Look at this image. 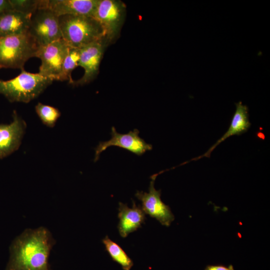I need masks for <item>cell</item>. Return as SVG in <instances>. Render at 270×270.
Returning a JSON list of instances; mask_svg holds the SVG:
<instances>
[{
  "label": "cell",
  "instance_id": "cell-1",
  "mask_svg": "<svg viewBox=\"0 0 270 270\" xmlns=\"http://www.w3.org/2000/svg\"><path fill=\"white\" fill-rule=\"evenodd\" d=\"M55 240L44 227L25 230L12 242L6 270H52L48 262Z\"/></svg>",
  "mask_w": 270,
  "mask_h": 270
},
{
  "label": "cell",
  "instance_id": "cell-2",
  "mask_svg": "<svg viewBox=\"0 0 270 270\" xmlns=\"http://www.w3.org/2000/svg\"><path fill=\"white\" fill-rule=\"evenodd\" d=\"M59 21L62 38L70 47L81 48L106 40L102 28L92 16L64 15Z\"/></svg>",
  "mask_w": 270,
  "mask_h": 270
},
{
  "label": "cell",
  "instance_id": "cell-3",
  "mask_svg": "<svg viewBox=\"0 0 270 270\" xmlns=\"http://www.w3.org/2000/svg\"><path fill=\"white\" fill-rule=\"evenodd\" d=\"M52 82L38 73L29 72L23 68L13 78L0 80V94L11 102L28 103L39 96Z\"/></svg>",
  "mask_w": 270,
  "mask_h": 270
},
{
  "label": "cell",
  "instance_id": "cell-4",
  "mask_svg": "<svg viewBox=\"0 0 270 270\" xmlns=\"http://www.w3.org/2000/svg\"><path fill=\"white\" fill-rule=\"evenodd\" d=\"M39 46L28 32L0 38V68H24Z\"/></svg>",
  "mask_w": 270,
  "mask_h": 270
},
{
  "label": "cell",
  "instance_id": "cell-5",
  "mask_svg": "<svg viewBox=\"0 0 270 270\" xmlns=\"http://www.w3.org/2000/svg\"><path fill=\"white\" fill-rule=\"evenodd\" d=\"M126 6L120 0H99L92 16L101 25L107 44L118 37L124 22Z\"/></svg>",
  "mask_w": 270,
  "mask_h": 270
},
{
  "label": "cell",
  "instance_id": "cell-6",
  "mask_svg": "<svg viewBox=\"0 0 270 270\" xmlns=\"http://www.w3.org/2000/svg\"><path fill=\"white\" fill-rule=\"evenodd\" d=\"M28 32L39 48L62 38L59 16L47 8L32 14Z\"/></svg>",
  "mask_w": 270,
  "mask_h": 270
},
{
  "label": "cell",
  "instance_id": "cell-7",
  "mask_svg": "<svg viewBox=\"0 0 270 270\" xmlns=\"http://www.w3.org/2000/svg\"><path fill=\"white\" fill-rule=\"evenodd\" d=\"M69 48L62 38L40 47L36 56L41 60L38 73L52 80L60 81L63 62Z\"/></svg>",
  "mask_w": 270,
  "mask_h": 270
},
{
  "label": "cell",
  "instance_id": "cell-8",
  "mask_svg": "<svg viewBox=\"0 0 270 270\" xmlns=\"http://www.w3.org/2000/svg\"><path fill=\"white\" fill-rule=\"evenodd\" d=\"M158 174L151 176L148 192L137 191L136 197L142 202V208L145 214L156 218L160 224L169 226L174 220V216L170 206L161 200V191L154 188V181Z\"/></svg>",
  "mask_w": 270,
  "mask_h": 270
},
{
  "label": "cell",
  "instance_id": "cell-9",
  "mask_svg": "<svg viewBox=\"0 0 270 270\" xmlns=\"http://www.w3.org/2000/svg\"><path fill=\"white\" fill-rule=\"evenodd\" d=\"M140 132L137 129L130 131L128 134H120L114 126L112 128L111 138L105 142H99L95 148L94 161L96 162L100 154L110 146L119 147L140 156L146 152L152 150V145L146 142L139 136Z\"/></svg>",
  "mask_w": 270,
  "mask_h": 270
},
{
  "label": "cell",
  "instance_id": "cell-10",
  "mask_svg": "<svg viewBox=\"0 0 270 270\" xmlns=\"http://www.w3.org/2000/svg\"><path fill=\"white\" fill-rule=\"evenodd\" d=\"M108 46L106 40L88 44L80 48L78 66L84 70L83 76L74 81V86H82L92 81L98 76L104 52Z\"/></svg>",
  "mask_w": 270,
  "mask_h": 270
},
{
  "label": "cell",
  "instance_id": "cell-11",
  "mask_svg": "<svg viewBox=\"0 0 270 270\" xmlns=\"http://www.w3.org/2000/svg\"><path fill=\"white\" fill-rule=\"evenodd\" d=\"M10 124H0V158L12 154L20 147L26 128L25 122L13 111Z\"/></svg>",
  "mask_w": 270,
  "mask_h": 270
},
{
  "label": "cell",
  "instance_id": "cell-12",
  "mask_svg": "<svg viewBox=\"0 0 270 270\" xmlns=\"http://www.w3.org/2000/svg\"><path fill=\"white\" fill-rule=\"evenodd\" d=\"M99 0H46V8L58 16L72 15L92 16Z\"/></svg>",
  "mask_w": 270,
  "mask_h": 270
},
{
  "label": "cell",
  "instance_id": "cell-13",
  "mask_svg": "<svg viewBox=\"0 0 270 270\" xmlns=\"http://www.w3.org/2000/svg\"><path fill=\"white\" fill-rule=\"evenodd\" d=\"M236 108L227 131L204 154L184 162L180 166L190 161L197 160L203 157L209 158L211 152L220 143L230 136L240 135L246 132L250 126L248 118V108L239 102L236 104Z\"/></svg>",
  "mask_w": 270,
  "mask_h": 270
},
{
  "label": "cell",
  "instance_id": "cell-14",
  "mask_svg": "<svg viewBox=\"0 0 270 270\" xmlns=\"http://www.w3.org/2000/svg\"><path fill=\"white\" fill-rule=\"evenodd\" d=\"M118 210L119 222L118 228L120 235L123 238L141 228L144 222L145 213L140 206H136L134 201L132 208L120 202Z\"/></svg>",
  "mask_w": 270,
  "mask_h": 270
},
{
  "label": "cell",
  "instance_id": "cell-15",
  "mask_svg": "<svg viewBox=\"0 0 270 270\" xmlns=\"http://www.w3.org/2000/svg\"><path fill=\"white\" fill-rule=\"evenodd\" d=\"M32 14L11 10L0 14V38L28 32Z\"/></svg>",
  "mask_w": 270,
  "mask_h": 270
},
{
  "label": "cell",
  "instance_id": "cell-16",
  "mask_svg": "<svg viewBox=\"0 0 270 270\" xmlns=\"http://www.w3.org/2000/svg\"><path fill=\"white\" fill-rule=\"evenodd\" d=\"M106 250L112 260L119 264L123 270H130L134 266L132 260L122 248L106 236L102 240Z\"/></svg>",
  "mask_w": 270,
  "mask_h": 270
},
{
  "label": "cell",
  "instance_id": "cell-17",
  "mask_svg": "<svg viewBox=\"0 0 270 270\" xmlns=\"http://www.w3.org/2000/svg\"><path fill=\"white\" fill-rule=\"evenodd\" d=\"M80 57V48L70 46L63 62L60 81L68 80L72 84V72L78 66Z\"/></svg>",
  "mask_w": 270,
  "mask_h": 270
},
{
  "label": "cell",
  "instance_id": "cell-18",
  "mask_svg": "<svg viewBox=\"0 0 270 270\" xmlns=\"http://www.w3.org/2000/svg\"><path fill=\"white\" fill-rule=\"evenodd\" d=\"M35 110L42 122L50 128L55 126L60 116V112L58 108L40 102L36 106Z\"/></svg>",
  "mask_w": 270,
  "mask_h": 270
},
{
  "label": "cell",
  "instance_id": "cell-19",
  "mask_svg": "<svg viewBox=\"0 0 270 270\" xmlns=\"http://www.w3.org/2000/svg\"><path fill=\"white\" fill-rule=\"evenodd\" d=\"M13 10L32 14L38 9L45 8V0H9Z\"/></svg>",
  "mask_w": 270,
  "mask_h": 270
},
{
  "label": "cell",
  "instance_id": "cell-20",
  "mask_svg": "<svg viewBox=\"0 0 270 270\" xmlns=\"http://www.w3.org/2000/svg\"><path fill=\"white\" fill-rule=\"evenodd\" d=\"M11 10L12 8L9 0H0V14Z\"/></svg>",
  "mask_w": 270,
  "mask_h": 270
},
{
  "label": "cell",
  "instance_id": "cell-21",
  "mask_svg": "<svg viewBox=\"0 0 270 270\" xmlns=\"http://www.w3.org/2000/svg\"><path fill=\"white\" fill-rule=\"evenodd\" d=\"M204 270H234V269L232 266L228 267L221 265H208L206 266Z\"/></svg>",
  "mask_w": 270,
  "mask_h": 270
}]
</instances>
